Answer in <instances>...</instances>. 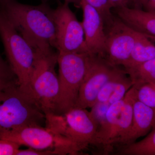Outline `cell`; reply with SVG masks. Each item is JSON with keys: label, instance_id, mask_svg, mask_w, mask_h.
<instances>
[{"label": "cell", "instance_id": "8fae6325", "mask_svg": "<svg viewBox=\"0 0 155 155\" xmlns=\"http://www.w3.org/2000/svg\"><path fill=\"white\" fill-rule=\"evenodd\" d=\"M105 54L104 58L115 67H123L130 58L138 31L115 17L105 28Z\"/></svg>", "mask_w": 155, "mask_h": 155}, {"label": "cell", "instance_id": "e0dca14e", "mask_svg": "<svg viewBox=\"0 0 155 155\" xmlns=\"http://www.w3.org/2000/svg\"><path fill=\"white\" fill-rule=\"evenodd\" d=\"M116 154L155 155V128L143 139L120 148Z\"/></svg>", "mask_w": 155, "mask_h": 155}, {"label": "cell", "instance_id": "44dd1931", "mask_svg": "<svg viewBox=\"0 0 155 155\" xmlns=\"http://www.w3.org/2000/svg\"><path fill=\"white\" fill-rule=\"evenodd\" d=\"M16 80L17 78L8 64L0 65V89Z\"/></svg>", "mask_w": 155, "mask_h": 155}, {"label": "cell", "instance_id": "277c9868", "mask_svg": "<svg viewBox=\"0 0 155 155\" xmlns=\"http://www.w3.org/2000/svg\"><path fill=\"white\" fill-rule=\"evenodd\" d=\"M0 37L8 64L17 78L20 88L31 97L30 81L35 60L34 50L1 9Z\"/></svg>", "mask_w": 155, "mask_h": 155}, {"label": "cell", "instance_id": "2e32d148", "mask_svg": "<svg viewBox=\"0 0 155 155\" xmlns=\"http://www.w3.org/2000/svg\"><path fill=\"white\" fill-rule=\"evenodd\" d=\"M124 69L132 81L133 86L155 83V58Z\"/></svg>", "mask_w": 155, "mask_h": 155}, {"label": "cell", "instance_id": "d4e9b609", "mask_svg": "<svg viewBox=\"0 0 155 155\" xmlns=\"http://www.w3.org/2000/svg\"><path fill=\"white\" fill-rule=\"evenodd\" d=\"M150 1L151 0H137L135 8H141L146 4Z\"/></svg>", "mask_w": 155, "mask_h": 155}, {"label": "cell", "instance_id": "9a60e30c", "mask_svg": "<svg viewBox=\"0 0 155 155\" xmlns=\"http://www.w3.org/2000/svg\"><path fill=\"white\" fill-rule=\"evenodd\" d=\"M155 58V36L138 32L130 58L125 65L127 69Z\"/></svg>", "mask_w": 155, "mask_h": 155}, {"label": "cell", "instance_id": "7a4b0ae2", "mask_svg": "<svg viewBox=\"0 0 155 155\" xmlns=\"http://www.w3.org/2000/svg\"><path fill=\"white\" fill-rule=\"evenodd\" d=\"M45 116L18 80L0 89V135L30 125H41Z\"/></svg>", "mask_w": 155, "mask_h": 155}, {"label": "cell", "instance_id": "8992f818", "mask_svg": "<svg viewBox=\"0 0 155 155\" xmlns=\"http://www.w3.org/2000/svg\"><path fill=\"white\" fill-rule=\"evenodd\" d=\"M45 127L71 140L81 150L94 145L98 127L86 109L74 107L64 114H48Z\"/></svg>", "mask_w": 155, "mask_h": 155}, {"label": "cell", "instance_id": "7c38bea8", "mask_svg": "<svg viewBox=\"0 0 155 155\" xmlns=\"http://www.w3.org/2000/svg\"><path fill=\"white\" fill-rule=\"evenodd\" d=\"M81 8L83 13L81 23L89 53L104 58L105 54L106 32L102 18L99 13L85 0H81Z\"/></svg>", "mask_w": 155, "mask_h": 155}, {"label": "cell", "instance_id": "83f0119b", "mask_svg": "<svg viewBox=\"0 0 155 155\" xmlns=\"http://www.w3.org/2000/svg\"><path fill=\"white\" fill-rule=\"evenodd\" d=\"M7 1H8V0H0V4H2V3H4V2H6Z\"/></svg>", "mask_w": 155, "mask_h": 155}, {"label": "cell", "instance_id": "6da1fadb", "mask_svg": "<svg viewBox=\"0 0 155 155\" xmlns=\"http://www.w3.org/2000/svg\"><path fill=\"white\" fill-rule=\"evenodd\" d=\"M11 24L32 48H56V25L53 9L45 3L25 5L8 0L0 5Z\"/></svg>", "mask_w": 155, "mask_h": 155}, {"label": "cell", "instance_id": "ffe728a7", "mask_svg": "<svg viewBox=\"0 0 155 155\" xmlns=\"http://www.w3.org/2000/svg\"><path fill=\"white\" fill-rule=\"evenodd\" d=\"M111 105L107 102H97L91 108V115L98 127V130L105 122L106 115Z\"/></svg>", "mask_w": 155, "mask_h": 155}, {"label": "cell", "instance_id": "7402d4cb", "mask_svg": "<svg viewBox=\"0 0 155 155\" xmlns=\"http://www.w3.org/2000/svg\"><path fill=\"white\" fill-rule=\"evenodd\" d=\"M20 146L12 140L0 139V155H17Z\"/></svg>", "mask_w": 155, "mask_h": 155}, {"label": "cell", "instance_id": "9c48e42d", "mask_svg": "<svg viewBox=\"0 0 155 155\" xmlns=\"http://www.w3.org/2000/svg\"><path fill=\"white\" fill-rule=\"evenodd\" d=\"M69 3H60L53 9L56 25V47L58 52L89 53L81 22L78 20Z\"/></svg>", "mask_w": 155, "mask_h": 155}, {"label": "cell", "instance_id": "5bb4252c", "mask_svg": "<svg viewBox=\"0 0 155 155\" xmlns=\"http://www.w3.org/2000/svg\"><path fill=\"white\" fill-rule=\"evenodd\" d=\"M114 9L117 17L130 28L155 36V13L131 7Z\"/></svg>", "mask_w": 155, "mask_h": 155}, {"label": "cell", "instance_id": "4fadbf2b", "mask_svg": "<svg viewBox=\"0 0 155 155\" xmlns=\"http://www.w3.org/2000/svg\"><path fill=\"white\" fill-rule=\"evenodd\" d=\"M154 128L155 107L147 106L140 101L135 94L131 127L122 147L135 142L137 140L147 135Z\"/></svg>", "mask_w": 155, "mask_h": 155}, {"label": "cell", "instance_id": "603a6c76", "mask_svg": "<svg viewBox=\"0 0 155 155\" xmlns=\"http://www.w3.org/2000/svg\"><path fill=\"white\" fill-rule=\"evenodd\" d=\"M113 9L121 7H130L133 4L132 0H109Z\"/></svg>", "mask_w": 155, "mask_h": 155}, {"label": "cell", "instance_id": "484cf974", "mask_svg": "<svg viewBox=\"0 0 155 155\" xmlns=\"http://www.w3.org/2000/svg\"><path fill=\"white\" fill-rule=\"evenodd\" d=\"M69 4H73L77 8H81V0H64Z\"/></svg>", "mask_w": 155, "mask_h": 155}, {"label": "cell", "instance_id": "ba28073f", "mask_svg": "<svg viewBox=\"0 0 155 155\" xmlns=\"http://www.w3.org/2000/svg\"><path fill=\"white\" fill-rule=\"evenodd\" d=\"M0 139L39 150L57 152L60 155H76L81 151L71 140L41 125H30L0 135Z\"/></svg>", "mask_w": 155, "mask_h": 155}, {"label": "cell", "instance_id": "52a82bcc", "mask_svg": "<svg viewBox=\"0 0 155 155\" xmlns=\"http://www.w3.org/2000/svg\"><path fill=\"white\" fill-rule=\"evenodd\" d=\"M88 53L58 52L59 93L56 114L74 107L87 68Z\"/></svg>", "mask_w": 155, "mask_h": 155}, {"label": "cell", "instance_id": "30bf717a", "mask_svg": "<svg viewBox=\"0 0 155 155\" xmlns=\"http://www.w3.org/2000/svg\"><path fill=\"white\" fill-rule=\"evenodd\" d=\"M118 67L109 64L102 57L89 54L86 73L75 107L91 108L96 102L100 91Z\"/></svg>", "mask_w": 155, "mask_h": 155}, {"label": "cell", "instance_id": "4316f807", "mask_svg": "<svg viewBox=\"0 0 155 155\" xmlns=\"http://www.w3.org/2000/svg\"><path fill=\"white\" fill-rule=\"evenodd\" d=\"M6 62H5V61L3 60L2 58V56H1V55H0V65L5 64V63Z\"/></svg>", "mask_w": 155, "mask_h": 155}, {"label": "cell", "instance_id": "d6986e66", "mask_svg": "<svg viewBox=\"0 0 155 155\" xmlns=\"http://www.w3.org/2000/svg\"><path fill=\"white\" fill-rule=\"evenodd\" d=\"M85 1L99 13L104 21L105 27H107L113 22L115 16L112 13L113 8L109 0Z\"/></svg>", "mask_w": 155, "mask_h": 155}, {"label": "cell", "instance_id": "3957f363", "mask_svg": "<svg viewBox=\"0 0 155 155\" xmlns=\"http://www.w3.org/2000/svg\"><path fill=\"white\" fill-rule=\"evenodd\" d=\"M33 48L35 60L30 81L31 96L45 115L56 114L59 93L55 69L58 53L51 47Z\"/></svg>", "mask_w": 155, "mask_h": 155}, {"label": "cell", "instance_id": "f1b7e54d", "mask_svg": "<svg viewBox=\"0 0 155 155\" xmlns=\"http://www.w3.org/2000/svg\"><path fill=\"white\" fill-rule=\"evenodd\" d=\"M132 1H133V4H134V7H135L137 0H132Z\"/></svg>", "mask_w": 155, "mask_h": 155}, {"label": "cell", "instance_id": "cb8c5ba5", "mask_svg": "<svg viewBox=\"0 0 155 155\" xmlns=\"http://www.w3.org/2000/svg\"><path fill=\"white\" fill-rule=\"evenodd\" d=\"M143 10L146 11L155 13V0H151L146 4L142 7Z\"/></svg>", "mask_w": 155, "mask_h": 155}, {"label": "cell", "instance_id": "ac0fdd59", "mask_svg": "<svg viewBox=\"0 0 155 155\" xmlns=\"http://www.w3.org/2000/svg\"><path fill=\"white\" fill-rule=\"evenodd\" d=\"M136 96L140 101L155 107V83L149 82L134 86Z\"/></svg>", "mask_w": 155, "mask_h": 155}, {"label": "cell", "instance_id": "5b68a950", "mask_svg": "<svg viewBox=\"0 0 155 155\" xmlns=\"http://www.w3.org/2000/svg\"><path fill=\"white\" fill-rule=\"evenodd\" d=\"M135 96V88L132 86L123 99L112 104L108 109L105 122L99 129L94 145L103 153H110L123 145L132 123Z\"/></svg>", "mask_w": 155, "mask_h": 155}]
</instances>
